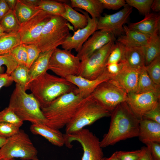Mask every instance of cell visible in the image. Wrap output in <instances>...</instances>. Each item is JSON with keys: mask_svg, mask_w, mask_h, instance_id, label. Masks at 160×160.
Here are the masks:
<instances>
[{"mask_svg": "<svg viewBox=\"0 0 160 160\" xmlns=\"http://www.w3.org/2000/svg\"><path fill=\"white\" fill-rule=\"evenodd\" d=\"M110 116L108 130L100 141L102 148L113 145L122 140L138 137L140 119L126 102L119 104L111 112Z\"/></svg>", "mask_w": 160, "mask_h": 160, "instance_id": "6da1fadb", "label": "cell"}, {"mask_svg": "<svg viewBox=\"0 0 160 160\" xmlns=\"http://www.w3.org/2000/svg\"><path fill=\"white\" fill-rule=\"evenodd\" d=\"M84 98L75 92L63 95L41 108L45 124L60 130L70 122Z\"/></svg>", "mask_w": 160, "mask_h": 160, "instance_id": "7a4b0ae2", "label": "cell"}, {"mask_svg": "<svg viewBox=\"0 0 160 160\" xmlns=\"http://www.w3.org/2000/svg\"><path fill=\"white\" fill-rule=\"evenodd\" d=\"M28 87L38 102L41 108L58 97L76 92L77 89L76 86L66 79L51 74L47 72L30 82Z\"/></svg>", "mask_w": 160, "mask_h": 160, "instance_id": "3957f363", "label": "cell"}, {"mask_svg": "<svg viewBox=\"0 0 160 160\" xmlns=\"http://www.w3.org/2000/svg\"><path fill=\"white\" fill-rule=\"evenodd\" d=\"M8 107L23 121L32 124H46V119L38 101L31 93H27L17 84L11 95Z\"/></svg>", "mask_w": 160, "mask_h": 160, "instance_id": "277c9868", "label": "cell"}, {"mask_svg": "<svg viewBox=\"0 0 160 160\" xmlns=\"http://www.w3.org/2000/svg\"><path fill=\"white\" fill-rule=\"evenodd\" d=\"M111 112L102 106L91 95L84 99L70 122L65 126V133L78 131L97 120L110 116Z\"/></svg>", "mask_w": 160, "mask_h": 160, "instance_id": "5b68a950", "label": "cell"}, {"mask_svg": "<svg viewBox=\"0 0 160 160\" xmlns=\"http://www.w3.org/2000/svg\"><path fill=\"white\" fill-rule=\"evenodd\" d=\"M67 21L61 16L52 15L44 25L36 44L41 52L54 49L71 36Z\"/></svg>", "mask_w": 160, "mask_h": 160, "instance_id": "8992f818", "label": "cell"}, {"mask_svg": "<svg viewBox=\"0 0 160 160\" xmlns=\"http://www.w3.org/2000/svg\"><path fill=\"white\" fill-rule=\"evenodd\" d=\"M37 150L28 135L22 130L7 138L0 148V159L19 158L23 160H32L36 157Z\"/></svg>", "mask_w": 160, "mask_h": 160, "instance_id": "52a82bcc", "label": "cell"}, {"mask_svg": "<svg viewBox=\"0 0 160 160\" xmlns=\"http://www.w3.org/2000/svg\"><path fill=\"white\" fill-rule=\"evenodd\" d=\"M65 145L69 148L73 141L79 142L83 150L81 160H101L103 153L99 138L92 132L84 128L70 134H63Z\"/></svg>", "mask_w": 160, "mask_h": 160, "instance_id": "ba28073f", "label": "cell"}, {"mask_svg": "<svg viewBox=\"0 0 160 160\" xmlns=\"http://www.w3.org/2000/svg\"><path fill=\"white\" fill-rule=\"evenodd\" d=\"M111 41L81 61L76 75L93 80L101 75L106 69L108 59L115 44Z\"/></svg>", "mask_w": 160, "mask_h": 160, "instance_id": "9c48e42d", "label": "cell"}, {"mask_svg": "<svg viewBox=\"0 0 160 160\" xmlns=\"http://www.w3.org/2000/svg\"><path fill=\"white\" fill-rule=\"evenodd\" d=\"M80 62L71 50L57 48L54 49L50 57L49 70L58 76L65 79L70 76L77 75Z\"/></svg>", "mask_w": 160, "mask_h": 160, "instance_id": "30bf717a", "label": "cell"}, {"mask_svg": "<svg viewBox=\"0 0 160 160\" xmlns=\"http://www.w3.org/2000/svg\"><path fill=\"white\" fill-rule=\"evenodd\" d=\"M105 109L111 112L120 103L126 102L127 94L108 81L102 82L91 95Z\"/></svg>", "mask_w": 160, "mask_h": 160, "instance_id": "8fae6325", "label": "cell"}, {"mask_svg": "<svg viewBox=\"0 0 160 160\" xmlns=\"http://www.w3.org/2000/svg\"><path fill=\"white\" fill-rule=\"evenodd\" d=\"M52 15L39 10L20 25L18 33L21 44H36L44 25Z\"/></svg>", "mask_w": 160, "mask_h": 160, "instance_id": "7c38bea8", "label": "cell"}, {"mask_svg": "<svg viewBox=\"0 0 160 160\" xmlns=\"http://www.w3.org/2000/svg\"><path fill=\"white\" fill-rule=\"evenodd\" d=\"M132 11V7L127 4L123 9L112 14L101 16L97 21V30L107 31L115 37L123 35V26Z\"/></svg>", "mask_w": 160, "mask_h": 160, "instance_id": "4fadbf2b", "label": "cell"}, {"mask_svg": "<svg viewBox=\"0 0 160 160\" xmlns=\"http://www.w3.org/2000/svg\"><path fill=\"white\" fill-rule=\"evenodd\" d=\"M77 10L86 16L88 21L87 25L85 27L75 31L73 36L65 40L61 46L63 49L71 51L73 49L78 53L89 37L97 30L98 19L90 18L86 12L79 9Z\"/></svg>", "mask_w": 160, "mask_h": 160, "instance_id": "5bb4252c", "label": "cell"}, {"mask_svg": "<svg viewBox=\"0 0 160 160\" xmlns=\"http://www.w3.org/2000/svg\"><path fill=\"white\" fill-rule=\"evenodd\" d=\"M126 102L140 120L146 113L154 108L160 103V99L150 92L127 94Z\"/></svg>", "mask_w": 160, "mask_h": 160, "instance_id": "9a60e30c", "label": "cell"}, {"mask_svg": "<svg viewBox=\"0 0 160 160\" xmlns=\"http://www.w3.org/2000/svg\"><path fill=\"white\" fill-rule=\"evenodd\" d=\"M140 69L132 68L124 64L120 71L108 81L123 90L127 94L136 93Z\"/></svg>", "mask_w": 160, "mask_h": 160, "instance_id": "2e32d148", "label": "cell"}, {"mask_svg": "<svg viewBox=\"0 0 160 160\" xmlns=\"http://www.w3.org/2000/svg\"><path fill=\"white\" fill-rule=\"evenodd\" d=\"M115 40V37L112 33L101 30L97 31L84 43L76 56L80 61L82 60L109 42Z\"/></svg>", "mask_w": 160, "mask_h": 160, "instance_id": "e0dca14e", "label": "cell"}, {"mask_svg": "<svg viewBox=\"0 0 160 160\" xmlns=\"http://www.w3.org/2000/svg\"><path fill=\"white\" fill-rule=\"evenodd\" d=\"M113 76L106 69L97 78L90 80L77 75L70 76L65 79L77 87V93L84 98L91 95L97 87L102 82L108 81Z\"/></svg>", "mask_w": 160, "mask_h": 160, "instance_id": "ac0fdd59", "label": "cell"}, {"mask_svg": "<svg viewBox=\"0 0 160 160\" xmlns=\"http://www.w3.org/2000/svg\"><path fill=\"white\" fill-rule=\"evenodd\" d=\"M130 28L151 36L159 35L160 30V16L150 13L140 21L130 23L128 26Z\"/></svg>", "mask_w": 160, "mask_h": 160, "instance_id": "d6986e66", "label": "cell"}, {"mask_svg": "<svg viewBox=\"0 0 160 160\" xmlns=\"http://www.w3.org/2000/svg\"><path fill=\"white\" fill-rule=\"evenodd\" d=\"M30 129L32 133L43 136L54 145L61 147L65 145L63 134L59 130L44 124H32Z\"/></svg>", "mask_w": 160, "mask_h": 160, "instance_id": "ffe728a7", "label": "cell"}, {"mask_svg": "<svg viewBox=\"0 0 160 160\" xmlns=\"http://www.w3.org/2000/svg\"><path fill=\"white\" fill-rule=\"evenodd\" d=\"M138 137L144 144L151 141L160 143V124L143 118L140 119Z\"/></svg>", "mask_w": 160, "mask_h": 160, "instance_id": "44dd1931", "label": "cell"}, {"mask_svg": "<svg viewBox=\"0 0 160 160\" xmlns=\"http://www.w3.org/2000/svg\"><path fill=\"white\" fill-rule=\"evenodd\" d=\"M124 33L118 37L117 41L127 46L143 47L150 41L152 37L132 29L126 25L123 26Z\"/></svg>", "mask_w": 160, "mask_h": 160, "instance_id": "7402d4cb", "label": "cell"}, {"mask_svg": "<svg viewBox=\"0 0 160 160\" xmlns=\"http://www.w3.org/2000/svg\"><path fill=\"white\" fill-rule=\"evenodd\" d=\"M122 62L127 66L136 69L145 66L143 47L124 45Z\"/></svg>", "mask_w": 160, "mask_h": 160, "instance_id": "603a6c76", "label": "cell"}, {"mask_svg": "<svg viewBox=\"0 0 160 160\" xmlns=\"http://www.w3.org/2000/svg\"><path fill=\"white\" fill-rule=\"evenodd\" d=\"M53 50L41 52L29 68V83L49 70V60Z\"/></svg>", "mask_w": 160, "mask_h": 160, "instance_id": "cb8c5ba5", "label": "cell"}, {"mask_svg": "<svg viewBox=\"0 0 160 160\" xmlns=\"http://www.w3.org/2000/svg\"><path fill=\"white\" fill-rule=\"evenodd\" d=\"M71 7L83 9L92 18L98 19L104 9L99 0H71Z\"/></svg>", "mask_w": 160, "mask_h": 160, "instance_id": "d4e9b609", "label": "cell"}, {"mask_svg": "<svg viewBox=\"0 0 160 160\" xmlns=\"http://www.w3.org/2000/svg\"><path fill=\"white\" fill-rule=\"evenodd\" d=\"M145 67L140 70L135 93L152 92L160 99V85L155 84L151 80L147 73Z\"/></svg>", "mask_w": 160, "mask_h": 160, "instance_id": "484cf974", "label": "cell"}, {"mask_svg": "<svg viewBox=\"0 0 160 160\" xmlns=\"http://www.w3.org/2000/svg\"><path fill=\"white\" fill-rule=\"evenodd\" d=\"M64 4L65 11L60 16L69 22L73 25L75 31L85 27L88 22L86 16L76 11L67 4Z\"/></svg>", "mask_w": 160, "mask_h": 160, "instance_id": "4316f807", "label": "cell"}, {"mask_svg": "<svg viewBox=\"0 0 160 160\" xmlns=\"http://www.w3.org/2000/svg\"><path fill=\"white\" fill-rule=\"evenodd\" d=\"M20 44V39L18 32L6 33L0 38V55L10 54Z\"/></svg>", "mask_w": 160, "mask_h": 160, "instance_id": "83f0119b", "label": "cell"}, {"mask_svg": "<svg viewBox=\"0 0 160 160\" xmlns=\"http://www.w3.org/2000/svg\"><path fill=\"white\" fill-rule=\"evenodd\" d=\"M145 66L160 56V38L159 35L152 36L150 42L143 46Z\"/></svg>", "mask_w": 160, "mask_h": 160, "instance_id": "f1b7e54d", "label": "cell"}, {"mask_svg": "<svg viewBox=\"0 0 160 160\" xmlns=\"http://www.w3.org/2000/svg\"><path fill=\"white\" fill-rule=\"evenodd\" d=\"M39 10L36 8L26 4L21 0H17L14 11L20 25L27 21Z\"/></svg>", "mask_w": 160, "mask_h": 160, "instance_id": "f546056e", "label": "cell"}, {"mask_svg": "<svg viewBox=\"0 0 160 160\" xmlns=\"http://www.w3.org/2000/svg\"><path fill=\"white\" fill-rule=\"evenodd\" d=\"M10 75L16 84L22 87L26 91L28 90L30 78L29 69L26 65H18Z\"/></svg>", "mask_w": 160, "mask_h": 160, "instance_id": "4dcf8cb0", "label": "cell"}, {"mask_svg": "<svg viewBox=\"0 0 160 160\" xmlns=\"http://www.w3.org/2000/svg\"><path fill=\"white\" fill-rule=\"evenodd\" d=\"M36 8L52 15H60L65 11L64 3L54 0H40Z\"/></svg>", "mask_w": 160, "mask_h": 160, "instance_id": "1f68e13d", "label": "cell"}, {"mask_svg": "<svg viewBox=\"0 0 160 160\" xmlns=\"http://www.w3.org/2000/svg\"><path fill=\"white\" fill-rule=\"evenodd\" d=\"M0 25L7 33H17L20 27L14 11L10 9L0 20Z\"/></svg>", "mask_w": 160, "mask_h": 160, "instance_id": "d6a6232c", "label": "cell"}, {"mask_svg": "<svg viewBox=\"0 0 160 160\" xmlns=\"http://www.w3.org/2000/svg\"><path fill=\"white\" fill-rule=\"evenodd\" d=\"M0 122L9 123L19 128L22 125L23 122L8 106L0 112Z\"/></svg>", "mask_w": 160, "mask_h": 160, "instance_id": "836d02e7", "label": "cell"}, {"mask_svg": "<svg viewBox=\"0 0 160 160\" xmlns=\"http://www.w3.org/2000/svg\"><path fill=\"white\" fill-rule=\"evenodd\" d=\"M145 68L148 76L153 82L160 85V56Z\"/></svg>", "mask_w": 160, "mask_h": 160, "instance_id": "e575fe53", "label": "cell"}, {"mask_svg": "<svg viewBox=\"0 0 160 160\" xmlns=\"http://www.w3.org/2000/svg\"><path fill=\"white\" fill-rule=\"evenodd\" d=\"M18 65V63L11 54L0 55V73H3L4 69L2 66L3 65L6 66V73L10 75Z\"/></svg>", "mask_w": 160, "mask_h": 160, "instance_id": "d590c367", "label": "cell"}, {"mask_svg": "<svg viewBox=\"0 0 160 160\" xmlns=\"http://www.w3.org/2000/svg\"><path fill=\"white\" fill-rule=\"evenodd\" d=\"M153 0H126V4L136 9L145 15L150 13L151 6Z\"/></svg>", "mask_w": 160, "mask_h": 160, "instance_id": "8d00e7d4", "label": "cell"}, {"mask_svg": "<svg viewBox=\"0 0 160 160\" xmlns=\"http://www.w3.org/2000/svg\"><path fill=\"white\" fill-rule=\"evenodd\" d=\"M124 45L116 41L109 55L107 65L122 62L123 59Z\"/></svg>", "mask_w": 160, "mask_h": 160, "instance_id": "74e56055", "label": "cell"}, {"mask_svg": "<svg viewBox=\"0 0 160 160\" xmlns=\"http://www.w3.org/2000/svg\"><path fill=\"white\" fill-rule=\"evenodd\" d=\"M146 147L135 151H117L115 152L120 160H139L143 155Z\"/></svg>", "mask_w": 160, "mask_h": 160, "instance_id": "f35d334b", "label": "cell"}, {"mask_svg": "<svg viewBox=\"0 0 160 160\" xmlns=\"http://www.w3.org/2000/svg\"><path fill=\"white\" fill-rule=\"evenodd\" d=\"M10 54L13 56L19 65L27 66L28 55L24 44H20L15 48Z\"/></svg>", "mask_w": 160, "mask_h": 160, "instance_id": "ab89813d", "label": "cell"}, {"mask_svg": "<svg viewBox=\"0 0 160 160\" xmlns=\"http://www.w3.org/2000/svg\"><path fill=\"white\" fill-rule=\"evenodd\" d=\"M24 45L26 49L28 55L27 66L29 69L38 57L41 52L36 44Z\"/></svg>", "mask_w": 160, "mask_h": 160, "instance_id": "60d3db41", "label": "cell"}, {"mask_svg": "<svg viewBox=\"0 0 160 160\" xmlns=\"http://www.w3.org/2000/svg\"><path fill=\"white\" fill-rule=\"evenodd\" d=\"M19 127L7 122H0V136L8 138L17 133Z\"/></svg>", "mask_w": 160, "mask_h": 160, "instance_id": "b9f144b4", "label": "cell"}, {"mask_svg": "<svg viewBox=\"0 0 160 160\" xmlns=\"http://www.w3.org/2000/svg\"><path fill=\"white\" fill-rule=\"evenodd\" d=\"M103 9L116 10L126 4L124 0H99Z\"/></svg>", "mask_w": 160, "mask_h": 160, "instance_id": "7bdbcfd3", "label": "cell"}, {"mask_svg": "<svg viewBox=\"0 0 160 160\" xmlns=\"http://www.w3.org/2000/svg\"><path fill=\"white\" fill-rule=\"evenodd\" d=\"M142 118L160 124V104L159 103L153 109L145 113Z\"/></svg>", "mask_w": 160, "mask_h": 160, "instance_id": "ee69618b", "label": "cell"}, {"mask_svg": "<svg viewBox=\"0 0 160 160\" xmlns=\"http://www.w3.org/2000/svg\"><path fill=\"white\" fill-rule=\"evenodd\" d=\"M160 143L151 141L145 144L150 149L153 160H160Z\"/></svg>", "mask_w": 160, "mask_h": 160, "instance_id": "f6af8a7d", "label": "cell"}, {"mask_svg": "<svg viewBox=\"0 0 160 160\" xmlns=\"http://www.w3.org/2000/svg\"><path fill=\"white\" fill-rule=\"evenodd\" d=\"M124 63L122 62L112 63L107 65L106 69L113 76L117 74L123 67Z\"/></svg>", "mask_w": 160, "mask_h": 160, "instance_id": "bcb514c9", "label": "cell"}, {"mask_svg": "<svg viewBox=\"0 0 160 160\" xmlns=\"http://www.w3.org/2000/svg\"><path fill=\"white\" fill-rule=\"evenodd\" d=\"M13 82V81L10 75L6 73H0V89L3 87L10 86Z\"/></svg>", "mask_w": 160, "mask_h": 160, "instance_id": "7dc6e473", "label": "cell"}, {"mask_svg": "<svg viewBox=\"0 0 160 160\" xmlns=\"http://www.w3.org/2000/svg\"><path fill=\"white\" fill-rule=\"evenodd\" d=\"M5 0H0V20L9 10Z\"/></svg>", "mask_w": 160, "mask_h": 160, "instance_id": "c3c4849f", "label": "cell"}, {"mask_svg": "<svg viewBox=\"0 0 160 160\" xmlns=\"http://www.w3.org/2000/svg\"><path fill=\"white\" fill-rule=\"evenodd\" d=\"M139 160H153L149 148L146 147L145 151Z\"/></svg>", "mask_w": 160, "mask_h": 160, "instance_id": "681fc988", "label": "cell"}, {"mask_svg": "<svg viewBox=\"0 0 160 160\" xmlns=\"http://www.w3.org/2000/svg\"><path fill=\"white\" fill-rule=\"evenodd\" d=\"M151 9L155 12L160 11V0H153L151 6Z\"/></svg>", "mask_w": 160, "mask_h": 160, "instance_id": "f907efd6", "label": "cell"}, {"mask_svg": "<svg viewBox=\"0 0 160 160\" xmlns=\"http://www.w3.org/2000/svg\"><path fill=\"white\" fill-rule=\"evenodd\" d=\"M26 4L31 7L36 8L38 6L40 0H21Z\"/></svg>", "mask_w": 160, "mask_h": 160, "instance_id": "816d5d0a", "label": "cell"}, {"mask_svg": "<svg viewBox=\"0 0 160 160\" xmlns=\"http://www.w3.org/2000/svg\"><path fill=\"white\" fill-rule=\"evenodd\" d=\"M10 10L14 11L17 2V0H5Z\"/></svg>", "mask_w": 160, "mask_h": 160, "instance_id": "f5cc1de1", "label": "cell"}, {"mask_svg": "<svg viewBox=\"0 0 160 160\" xmlns=\"http://www.w3.org/2000/svg\"><path fill=\"white\" fill-rule=\"evenodd\" d=\"M101 160H120V159L117 156L115 152H114L110 157H103Z\"/></svg>", "mask_w": 160, "mask_h": 160, "instance_id": "db71d44e", "label": "cell"}, {"mask_svg": "<svg viewBox=\"0 0 160 160\" xmlns=\"http://www.w3.org/2000/svg\"><path fill=\"white\" fill-rule=\"evenodd\" d=\"M7 138L0 136V148H1L5 143Z\"/></svg>", "mask_w": 160, "mask_h": 160, "instance_id": "11a10c76", "label": "cell"}, {"mask_svg": "<svg viewBox=\"0 0 160 160\" xmlns=\"http://www.w3.org/2000/svg\"><path fill=\"white\" fill-rule=\"evenodd\" d=\"M6 32H5L2 27L0 25V38L4 35Z\"/></svg>", "mask_w": 160, "mask_h": 160, "instance_id": "9f6ffc18", "label": "cell"}, {"mask_svg": "<svg viewBox=\"0 0 160 160\" xmlns=\"http://www.w3.org/2000/svg\"><path fill=\"white\" fill-rule=\"evenodd\" d=\"M0 160H17L15 159V158H13V159H0Z\"/></svg>", "mask_w": 160, "mask_h": 160, "instance_id": "6f0895ef", "label": "cell"}, {"mask_svg": "<svg viewBox=\"0 0 160 160\" xmlns=\"http://www.w3.org/2000/svg\"><path fill=\"white\" fill-rule=\"evenodd\" d=\"M32 160H39L36 156L35 157V158H34Z\"/></svg>", "mask_w": 160, "mask_h": 160, "instance_id": "680465c9", "label": "cell"}]
</instances>
